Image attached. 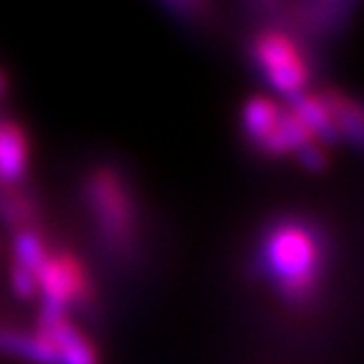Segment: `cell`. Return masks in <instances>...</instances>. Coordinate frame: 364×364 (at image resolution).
<instances>
[{
    "label": "cell",
    "instance_id": "6da1fadb",
    "mask_svg": "<svg viewBox=\"0 0 364 364\" xmlns=\"http://www.w3.org/2000/svg\"><path fill=\"white\" fill-rule=\"evenodd\" d=\"M79 198L99 250L117 266L136 258L142 233V208L134 185L119 165L99 162L81 177Z\"/></svg>",
    "mask_w": 364,
    "mask_h": 364
},
{
    "label": "cell",
    "instance_id": "7a4b0ae2",
    "mask_svg": "<svg viewBox=\"0 0 364 364\" xmlns=\"http://www.w3.org/2000/svg\"><path fill=\"white\" fill-rule=\"evenodd\" d=\"M263 279L289 304H309L324 276V243L314 225L284 218L266 228L258 248Z\"/></svg>",
    "mask_w": 364,
    "mask_h": 364
},
{
    "label": "cell",
    "instance_id": "3957f363",
    "mask_svg": "<svg viewBox=\"0 0 364 364\" xmlns=\"http://www.w3.org/2000/svg\"><path fill=\"white\" fill-rule=\"evenodd\" d=\"M94 309V286L84 261L71 250H51L38 271V329Z\"/></svg>",
    "mask_w": 364,
    "mask_h": 364
},
{
    "label": "cell",
    "instance_id": "277c9868",
    "mask_svg": "<svg viewBox=\"0 0 364 364\" xmlns=\"http://www.w3.org/2000/svg\"><path fill=\"white\" fill-rule=\"evenodd\" d=\"M240 127L250 147H256L266 157L294 154L306 142H314L291 109H281L268 97H253L243 104Z\"/></svg>",
    "mask_w": 364,
    "mask_h": 364
},
{
    "label": "cell",
    "instance_id": "5b68a950",
    "mask_svg": "<svg viewBox=\"0 0 364 364\" xmlns=\"http://www.w3.org/2000/svg\"><path fill=\"white\" fill-rule=\"evenodd\" d=\"M248 51L261 79L279 91L281 97L291 102L294 97L304 94V86L309 84V66L299 43L289 33L279 28L261 31L253 36Z\"/></svg>",
    "mask_w": 364,
    "mask_h": 364
},
{
    "label": "cell",
    "instance_id": "8992f818",
    "mask_svg": "<svg viewBox=\"0 0 364 364\" xmlns=\"http://www.w3.org/2000/svg\"><path fill=\"white\" fill-rule=\"evenodd\" d=\"M362 0H294L291 21L316 41H334L349 28Z\"/></svg>",
    "mask_w": 364,
    "mask_h": 364
},
{
    "label": "cell",
    "instance_id": "52a82bcc",
    "mask_svg": "<svg viewBox=\"0 0 364 364\" xmlns=\"http://www.w3.org/2000/svg\"><path fill=\"white\" fill-rule=\"evenodd\" d=\"M31 170V136L13 117H0V185L23 188Z\"/></svg>",
    "mask_w": 364,
    "mask_h": 364
},
{
    "label": "cell",
    "instance_id": "ba28073f",
    "mask_svg": "<svg viewBox=\"0 0 364 364\" xmlns=\"http://www.w3.org/2000/svg\"><path fill=\"white\" fill-rule=\"evenodd\" d=\"M36 334H41L51 344L58 364H102L97 347L71 318H58L56 324L36 329Z\"/></svg>",
    "mask_w": 364,
    "mask_h": 364
},
{
    "label": "cell",
    "instance_id": "9c48e42d",
    "mask_svg": "<svg viewBox=\"0 0 364 364\" xmlns=\"http://www.w3.org/2000/svg\"><path fill=\"white\" fill-rule=\"evenodd\" d=\"M318 97H321L324 107L329 109L339 142L344 139L354 149L364 152V104L339 89H326Z\"/></svg>",
    "mask_w": 364,
    "mask_h": 364
},
{
    "label": "cell",
    "instance_id": "30bf717a",
    "mask_svg": "<svg viewBox=\"0 0 364 364\" xmlns=\"http://www.w3.org/2000/svg\"><path fill=\"white\" fill-rule=\"evenodd\" d=\"M0 225L16 233L23 228H41V200L33 190L0 185Z\"/></svg>",
    "mask_w": 364,
    "mask_h": 364
},
{
    "label": "cell",
    "instance_id": "8fae6325",
    "mask_svg": "<svg viewBox=\"0 0 364 364\" xmlns=\"http://www.w3.org/2000/svg\"><path fill=\"white\" fill-rule=\"evenodd\" d=\"M291 114L301 122L304 129L311 134L314 142H318L321 147L324 144H336L339 142V134H336V127L331 122L329 109L324 107L321 97H314V94H299V97L291 99Z\"/></svg>",
    "mask_w": 364,
    "mask_h": 364
},
{
    "label": "cell",
    "instance_id": "7c38bea8",
    "mask_svg": "<svg viewBox=\"0 0 364 364\" xmlns=\"http://www.w3.org/2000/svg\"><path fill=\"white\" fill-rule=\"evenodd\" d=\"M0 354L23 359L28 364H58L56 352L41 334L36 331L28 334V331L8 329V326H0Z\"/></svg>",
    "mask_w": 364,
    "mask_h": 364
},
{
    "label": "cell",
    "instance_id": "4fadbf2b",
    "mask_svg": "<svg viewBox=\"0 0 364 364\" xmlns=\"http://www.w3.org/2000/svg\"><path fill=\"white\" fill-rule=\"evenodd\" d=\"M11 263H18V266L28 268L38 276L41 266L46 263L51 250H48V243H46L41 228H23V230L11 233Z\"/></svg>",
    "mask_w": 364,
    "mask_h": 364
},
{
    "label": "cell",
    "instance_id": "5bb4252c",
    "mask_svg": "<svg viewBox=\"0 0 364 364\" xmlns=\"http://www.w3.org/2000/svg\"><path fill=\"white\" fill-rule=\"evenodd\" d=\"M11 291L21 299V301H38V276L28 268L18 266V263H11Z\"/></svg>",
    "mask_w": 364,
    "mask_h": 364
},
{
    "label": "cell",
    "instance_id": "9a60e30c",
    "mask_svg": "<svg viewBox=\"0 0 364 364\" xmlns=\"http://www.w3.org/2000/svg\"><path fill=\"white\" fill-rule=\"evenodd\" d=\"M159 3L165 6V11L172 18H177L185 26H195L203 18L205 0H159Z\"/></svg>",
    "mask_w": 364,
    "mask_h": 364
},
{
    "label": "cell",
    "instance_id": "2e32d148",
    "mask_svg": "<svg viewBox=\"0 0 364 364\" xmlns=\"http://www.w3.org/2000/svg\"><path fill=\"white\" fill-rule=\"evenodd\" d=\"M294 157H296V162L304 167L306 172H324L326 170V165H329V159H326V152H324V147L318 142H306L304 147H299L294 152Z\"/></svg>",
    "mask_w": 364,
    "mask_h": 364
},
{
    "label": "cell",
    "instance_id": "e0dca14e",
    "mask_svg": "<svg viewBox=\"0 0 364 364\" xmlns=\"http://www.w3.org/2000/svg\"><path fill=\"white\" fill-rule=\"evenodd\" d=\"M284 3L286 0H243V6L248 8L253 16H263V18H276L284 13Z\"/></svg>",
    "mask_w": 364,
    "mask_h": 364
},
{
    "label": "cell",
    "instance_id": "ac0fdd59",
    "mask_svg": "<svg viewBox=\"0 0 364 364\" xmlns=\"http://www.w3.org/2000/svg\"><path fill=\"white\" fill-rule=\"evenodd\" d=\"M8 89H11V76H8L6 71H3V68H0V102H3V99H6Z\"/></svg>",
    "mask_w": 364,
    "mask_h": 364
}]
</instances>
